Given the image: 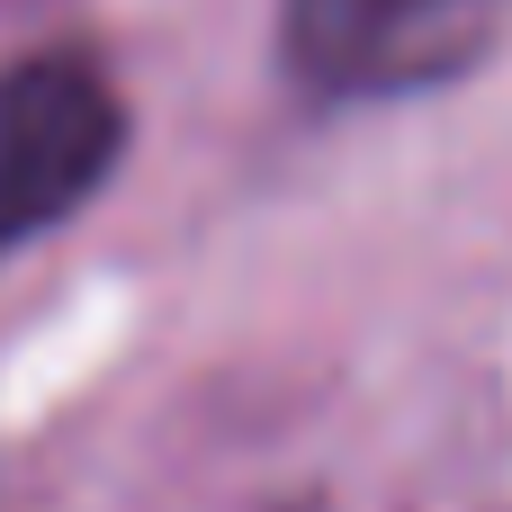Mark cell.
I'll list each match as a JSON object with an SVG mask.
<instances>
[{"mask_svg": "<svg viewBox=\"0 0 512 512\" xmlns=\"http://www.w3.org/2000/svg\"><path fill=\"white\" fill-rule=\"evenodd\" d=\"M512 27V0H279V63L324 108L423 99L468 81Z\"/></svg>", "mask_w": 512, "mask_h": 512, "instance_id": "6da1fadb", "label": "cell"}, {"mask_svg": "<svg viewBox=\"0 0 512 512\" xmlns=\"http://www.w3.org/2000/svg\"><path fill=\"white\" fill-rule=\"evenodd\" d=\"M126 90L90 45H36L0 72V261L108 189Z\"/></svg>", "mask_w": 512, "mask_h": 512, "instance_id": "7a4b0ae2", "label": "cell"}]
</instances>
